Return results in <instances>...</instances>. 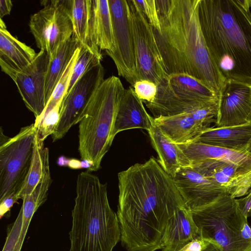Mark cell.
<instances>
[{
    "label": "cell",
    "mask_w": 251,
    "mask_h": 251,
    "mask_svg": "<svg viewBox=\"0 0 251 251\" xmlns=\"http://www.w3.org/2000/svg\"><path fill=\"white\" fill-rule=\"evenodd\" d=\"M118 178L122 245L127 251L161 250L168 221L186 206L173 178L153 157L120 172Z\"/></svg>",
    "instance_id": "1"
},
{
    "label": "cell",
    "mask_w": 251,
    "mask_h": 251,
    "mask_svg": "<svg viewBox=\"0 0 251 251\" xmlns=\"http://www.w3.org/2000/svg\"><path fill=\"white\" fill-rule=\"evenodd\" d=\"M161 32L153 29L168 75L185 74L218 96L226 80L206 44L199 19L200 0H155Z\"/></svg>",
    "instance_id": "2"
},
{
    "label": "cell",
    "mask_w": 251,
    "mask_h": 251,
    "mask_svg": "<svg viewBox=\"0 0 251 251\" xmlns=\"http://www.w3.org/2000/svg\"><path fill=\"white\" fill-rule=\"evenodd\" d=\"M251 0H200L201 31L226 80L251 84Z\"/></svg>",
    "instance_id": "3"
},
{
    "label": "cell",
    "mask_w": 251,
    "mask_h": 251,
    "mask_svg": "<svg viewBox=\"0 0 251 251\" xmlns=\"http://www.w3.org/2000/svg\"><path fill=\"white\" fill-rule=\"evenodd\" d=\"M76 194L69 251H112L121 240V230L109 203L107 184L82 172L77 176Z\"/></svg>",
    "instance_id": "4"
},
{
    "label": "cell",
    "mask_w": 251,
    "mask_h": 251,
    "mask_svg": "<svg viewBox=\"0 0 251 251\" xmlns=\"http://www.w3.org/2000/svg\"><path fill=\"white\" fill-rule=\"evenodd\" d=\"M120 79L114 75L104 79L87 105L79 122L78 151L91 166L87 171H98L114 138V124L125 91Z\"/></svg>",
    "instance_id": "5"
},
{
    "label": "cell",
    "mask_w": 251,
    "mask_h": 251,
    "mask_svg": "<svg viewBox=\"0 0 251 251\" xmlns=\"http://www.w3.org/2000/svg\"><path fill=\"white\" fill-rule=\"evenodd\" d=\"M191 211L201 238L218 244L223 251H251V228L230 195Z\"/></svg>",
    "instance_id": "6"
},
{
    "label": "cell",
    "mask_w": 251,
    "mask_h": 251,
    "mask_svg": "<svg viewBox=\"0 0 251 251\" xmlns=\"http://www.w3.org/2000/svg\"><path fill=\"white\" fill-rule=\"evenodd\" d=\"M157 87L154 100L144 102L153 118L190 112L219 100L213 91L185 74H170Z\"/></svg>",
    "instance_id": "7"
},
{
    "label": "cell",
    "mask_w": 251,
    "mask_h": 251,
    "mask_svg": "<svg viewBox=\"0 0 251 251\" xmlns=\"http://www.w3.org/2000/svg\"><path fill=\"white\" fill-rule=\"evenodd\" d=\"M0 202L18 195L27 176L33 153L34 124L23 127L14 137L0 131Z\"/></svg>",
    "instance_id": "8"
},
{
    "label": "cell",
    "mask_w": 251,
    "mask_h": 251,
    "mask_svg": "<svg viewBox=\"0 0 251 251\" xmlns=\"http://www.w3.org/2000/svg\"><path fill=\"white\" fill-rule=\"evenodd\" d=\"M42 2L44 7L30 16L28 25L37 47L50 56L73 35L71 0Z\"/></svg>",
    "instance_id": "9"
},
{
    "label": "cell",
    "mask_w": 251,
    "mask_h": 251,
    "mask_svg": "<svg viewBox=\"0 0 251 251\" xmlns=\"http://www.w3.org/2000/svg\"><path fill=\"white\" fill-rule=\"evenodd\" d=\"M134 39L136 79H148L157 86L169 75L155 40L152 27L132 2L127 0Z\"/></svg>",
    "instance_id": "10"
},
{
    "label": "cell",
    "mask_w": 251,
    "mask_h": 251,
    "mask_svg": "<svg viewBox=\"0 0 251 251\" xmlns=\"http://www.w3.org/2000/svg\"><path fill=\"white\" fill-rule=\"evenodd\" d=\"M115 48L107 54L113 61L120 76L133 87L136 81L134 39L127 0H108Z\"/></svg>",
    "instance_id": "11"
},
{
    "label": "cell",
    "mask_w": 251,
    "mask_h": 251,
    "mask_svg": "<svg viewBox=\"0 0 251 251\" xmlns=\"http://www.w3.org/2000/svg\"><path fill=\"white\" fill-rule=\"evenodd\" d=\"M104 70L101 63L91 66L77 80L64 97L60 117L53 133L52 142L65 136L69 129L79 123L92 97L103 81Z\"/></svg>",
    "instance_id": "12"
},
{
    "label": "cell",
    "mask_w": 251,
    "mask_h": 251,
    "mask_svg": "<svg viewBox=\"0 0 251 251\" xmlns=\"http://www.w3.org/2000/svg\"><path fill=\"white\" fill-rule=\"evenodd\" d=\"M251 124V84L225 81L219 95L216 125L218 127Z\"/></svg>",
    "instance_id": "13"
},
{
    "label": "cell",
    "mask_w": 251,
    "mask_h": 251,
    "mask_svg": "<svg viewBox=\"0 0 251 251\" xmlns=\"http://www.w3.org/2000/svg\"><path fill=\"white\" fill-rule=\"evenodd\" d=\"M191 166L232 198L246 195L251 189V165H239L220 160H204Z\"/></svg>",
    "instance_id": "14"
},
{
    "label": "cell",
    "mask_w": 251,
    "mask_h": 251,
    "mask_svg": "<svg viewBox=\"0 0 251 251\" xmlns=\"http://www.w3.org/2000/svg\"><path fill=\"white\" fill-rule=\"evenodd\" d=\"M49 59L50 55L40 50L32 62L12 78L26 107L33 113L35 119L47 105L45 91Z\"/></svg>",
    "instance_id": "15"
},
{
    "label": "cell",
    "mask_w": 251,
    "mask_h": 251,
    "mask_svg": "<svg viewBox=\"0 0 251 251\" xmlns=\"http://www.w3.org/2000/svg\"><path fill=\"white\" fill-rule=\"evenodd\" d=\"M186 206L192 210L214 201L226 190L214 184L191 166L180 169L173 177Z\"/></svg>",
    "instance_id": "16"
},
{
    "label": "cell",
    "mask_w": 251,
    "mask_h": 251,
    "mask_svg": "<svg viewBox=\"0 0 251 251\" xmlns=\"http://www.w3.org/2000/svg\"><path fill=\"white\" fill-rule=\"evenodd\" d=\"M86 46L102 57L101 50L115 48L112 24L108 0H91Z\"/></svg>",
    "instance_id": "17"
},
{
    "label": "cell",
    "mask_w": 251,
    "mask_h": 251,
    "mask_svg": "<svg viewBox=\"0 0 251 251\" xmlns=\"http://www.w3.org/2000/svg\"><path fill=\"white\" fill-rule=\"evenodd\" d=\"M153 124V117L147 111L143 102L136 95L133 87L125 89L114 124L113 136L121 131L134 128L148 131Z\"/></svg>",
    "instance_id": "18"
},
{
    "label": "cell",
    "mask_w": 251,
    "mask_h": 251,
    "mask_svg": "<svg viewBox=\"0 0 251 251\" xmlns=\"http://www.w3.org/2000/svg\"><path fill=\"white\" fill-rule=\"evenodd\" d=\"M192 213L187 206L177 210L170 219L162 239L163 251H180L200 237Z\"/></svg>",
    "instance_id": "19"
},
{
    "label": "cell",
    "mask_w": 251,
    "mask_h": 251,
    "mask_svg": "<svg viewBox=\"0 0 251 251\" xmlns=\"http://www.w3.org/2000/svg\"><path fill=\"white\" fill-rule=\"evenodd\" d=\"M36 54L32 48L12 35L6 28H0V65L2 71L12 79L30 65Z\"/></svg>",
    "instance_id": "20"
},
{
    "label": "cell",
    "mask_w": 251,
    "mask_h": 251,
    "mask_svg": "<svg viewBox=\"0 0 251 251\" xmlns=\"http://www.w3.org/2000/svg\"><path fill=\"white\" fill-rule=\"evenodd\" d=\"M251 140V124H250L235 126L210 127L202 131L191 142L245 151Z\"/></svg>",
    "instance_id": "21"
},
{
    "label": "cell",
    "mask_w": 251,
    "mask_h": 251,
    "mask_svg": "<svg viewBox=\"0 0 251 251\" xmlns=\"http://www.w3.org/2000/svg\"><path fill=\"white\" fill-rule=\"evenodd\" d=\"M153 124L172 142L178 145L191 142L208 128L196 121L190 112L153 118Z\"/></svg>",
    "instance_id": "22"
},
{
    "label": "cell",
    "mask_w": 251,
    "mask_h": 251,
    "mask_svg": "<svg viewBox=\"0 0 251 251\" xmlns=\"http://www.w3.org/2000/svg\"><path fill=\"white\" fill-rule=\"evenodd\" d=\"M148 131L157 153L158 162L173 178L180 169L191 166L189 160L178 145L172 142L154 124Z\"/></svg>",
    "instance_id": "23"
},
{
    "label": "cell",
    "mask_w": 251,
    "mask_h": 251,
    "mask_svg": "<svg viewBox=\"0 0 251 251\" xmlns=\"http://www.w3.org/2000/svg\"><path fill=\"white\" fill-rule=\"evenodd\" d=\"M192 163L204 160H220L239 165H251V153L197 143L177 144Z\"/></svg>",
    "instance_id": "24"
},
{
    "label": "cell",
    "mask_w": 251,
    "mask_h": 251,
    "mask_svg": "<svg viewBox=\"0 0 251 251\" xmlns=\"http://www.w3.org/2000/svg\"><path fill=\"white\" fill-rule=\"evenodd\" d=\"M79 44L73 35L61 44L50 56L45 83V100L47 104L57 84L65 71Z\"/></svg>",
    "instance_id": "25"
},
{
    "label": "cell",
    "mask_w": 251,
    "mask_h": 251,
    "mask_svg": "<svg viewBox=\"0 0 251 251\" xmlns=\"http://www.w3.org/2000/svg\"><path fill=\"white\" fill-rule=\"evenodd\" d=\"M50 171L49 149L44 147V142L39 140L35 134L30 167L25 182L18 195V200H22L25 196L30 194L43 176Z\"/></svg>",
    "instance_id": "26"
},
{
    "label": "cell",
    "mask_w": 251,
    "mask_h": 251,
    "mask_svg": "<svg viewBox=\"0 0 251 251\" xmlns=\"http://www.w3.org/2000/svg\"><path fill=\"white\" fill-rule=\"evenodd\" d=\"M91 0H71L73 36L79 45L86 46Z\"/></svg>",
    "instance_id": "27"
},
{
    "label": "cell",
    "mask_w": 251,
    "mask_h": 251,
    "mask_svg": "<svg viewBox=\"0 0 251 251\" xmlns=\"http://www.w3.org/2000/svg\"><path fill=\"white\" fill-rule=\"evenodd\" d=\"M79 49V47L76 50L71 61L54 88L44 110L42 114L37 119L35 120L34 123L35 127H37L42 119L60 101L64 100L69 84L74 66L77 57Z\"/></svg>",
    "instance_id": "28"
},
{
    "label": "cell",
    "mask_w": 251,
    "mask_h": 251,
    "mask_svg": "<svg viewBox=\"0 0 251 251\" xmlns=\"http://www.w3.org/2000/svg\"><path fill=\"white\" fill-rule=\"evenodd\" d=\"M102 58V57L98 56L87 47L79 45L77 57L74 66L65 96L77 80L91 66L100 63Z\"/></svg>",
    "instance_id": "29"
},
{
    "label": "cell",
    "mask_w": 251,
    "mask_h": 251,
    "mask_svg": "<svg viewBox=\"0 0 251 251\" xmlns=\"http://www.w3.org/2000/svg\"><path fill=\"white\" fill-rule=\"evenodd\" d=\"M63 100L60 101L42 119L37 127H35L36 135L41 141L44 142L55 131L60 119Z\"/></svg>",
    "instance_id": "30"
},
{
    "label": "cell",
    "mask_w": 251,
    "mask_h": 251,
    "mask_svg": "<svg viewBox=\"0 0 251 251\" xmlns=\"http://www.w3.org/2000/svg\"><path fill=\"white\" fill-rule=\"evenodd\" d=\"M22 216L19 213L17 218L7 232L2 251H20L24 239L22 235Z\"/></svg>",
    "instance_id": "31"
},
{
    "label": "cell",
    "mask_w": 251,
    "mask_h": 251,
    "mask_svg": "<svg viewBox=\"0 0 251 251\" xmlns=\"http://www.w3.org/2000/svg\"><path fill=\"white\" fill-rule=\"evenodd\" d=\"M132 0L146 17L153 29L158 33H160V23L155 0Z\"/></svg>",
    "instance_id": "32"
},
{
    "label": "cell",
    "mask_w": 251,
    "mask_h": 251,
    "mask_svg": "<svg viewBox=\"0 0 251 251\" xmlns=\"http://www.w3.org/2000/svg\"><path fill=\"white\" fill-rule=\"evenodd\" d=\"M132 87L136 95L143 103L152 102L157 94L156 84L148 79L138 80Z\"/></svg>",
    "instance_id": "33"
},
{
    "label": "cell",
    "mask_w": 251,
    "mask_h": 251,
    "mask_svg": "<svg viewBox=\"0 0 251 251\" xmlns=\"http://www.w3.org/2000/svg\"><path fill=\"white\" fill-rule=\"evenodd\" d=\"M235 200L241 212L248 219L251 216V189L246 196Z\"/></svg>",
    "instance_id": "34"
},
{
    "label": "cell",
    "mask_w": 251,
    "mask_h": 251,
    "mask_svg": "<svg viewBox=\"0 0 251 251\" xmlns=\"http://www.w3.org/2000/svg\"><path fill=\"white\" fill-rule=\"evenodd\" d=\"M17 198L15 196H10L0 202V216L2 218L8 214L14 203L17 202Z\"/></svg>",
    "instance_id": "35"
},
{
    "label": "cell",
    "mask_w": 251,
    "mask_h": 251,
    "mask_svg": "<svg viewBox=\"0 0 251 251\" xmlns=\"http://www.w3.org/2000/svg\"><path fill=\"white\" fill-rule=\"evenodd\" d=\"M206 242V240L200 237L192 241L180 251H201Z\"/></svg>",
    "instance_id": "36"
},
{
    "label": "cell",
    "mask_w": 251,
    "mask_h": 251,
    "mask_svg": "<svg viewBox=\"0 0 251 251\" xmlns=\"http://www.w3.org/2000/svg\"><path fill=\"white\" fill-rule=\"evenodd\" d=\"M12 7V2L10 0H0V18L5 15H9Z\"/></svg>",
    "instance_id": "37"
},
{
    "label": "cell",
    "mask_w": 251,
    "mask_h": 251,
    "mask_svg": "<svg viewBox=\"0 0 251 251\" xmlns=\"http://www.w3.org/2000/svg\"><path fill=\"white\" fill-rule=\"evenodd\" d=\"M201 251H223V250L218 244L212 241L207 240V242Z\"/></svg>",
    "instance_id": "38"
},
{
    "label": "cell",
    "mask_w": 251,
    "mask_h": 251,
    "mask_svg": "<svg viewBox=\"0 0 251 251\" xmlns=\"http://www.w3.org/2000/svg\"><path fill=\"white\" fill-rule=\"evenodd\" d=\"M0 28H6L5 24L1 18L0 19Z\"/></svg>",
    "instance_id": "39"
},
{
    "label": "cell",
    "mask_w": 251,
    "mask_h": 251,
    "mask_svg": "<svg viewBox=\"0 0 251 251\" xmlns=\"http://www.w3.org/2000/svg\"><path fill=\"white\" fill-rule=\"evenodd\" d=\"M246 151L250 153H251V140L248 146Z\"/></svg>",
    "instance_id": "40"
}]
</instances>
